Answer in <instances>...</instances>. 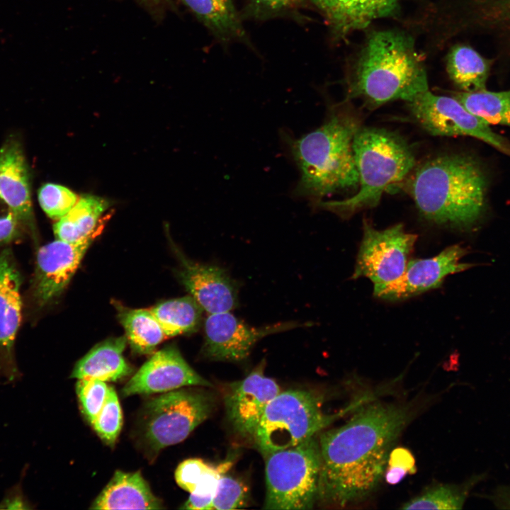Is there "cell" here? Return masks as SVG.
I'll use <instances>...</instances> for the list:
<instances>
[{
  "mask_svg": "<svg viewBox=\"0 0 510 510\" xmlns=\"http://www.w3.org/2000/svg\"><path fill=\"white\" fill-rule=\"evenodd\" d=\"M352 115L332 112L316 130L294 137H281L300 171L292 194L309 200L317 207L322 198L344 191H357L359 176L353 139L360 128Z\"/></svg>",
  "mask_w": 510,
  "mask_h": 510,
  "instance_id": "2",
  "label": "cell"
},
{
  "mask_svg": "<svg viewBox=\"0 0 510 510\" xmlns=\"http://www.w3.org/2000/svg\"><path fill=\"white\" fill-rule=\"evenodd\" d=\"M321 405L320 397L309 391L280 392L266 407L254 438L262 455L305 441L339 415L324 414Z\"/></svg>",
  "mask_w": 510,
  "mask_h": 510,
  "instance_id": "7",
  "label": "cell"
},
{
  "mask_svg": "<svg viewBox=\"0 0 510 510\" xmlns=\"http://www.w3.org/2000/svg\"><path fill=\"white\" fill-rule=\"evenodd\" d=\"M466 492L449 484H440L426 490L403 504V509H460Z\"/></svg>",
  "mask_w": 510,
  "mask_h": 510,
  "instance_id": "29",
  "label": "cell"
},
{
  "mask_svg": "<svg viewBox=\"0 0 510 510\" xmlns=\"http://www.w3.org/2000/svg\"><path fill=\"white\" fill-rule=\"evenodd\" d=\"M471 113L487 124L510 127V90L494 92L486 89L456 92L452 95Z\"/></svg>",
  "mask_w": 510,
  "mask_h": 510,
  "instance_id": "28",
  "label": "cell"
},
{
  "mask_svg": "<svg viewBox=\"0 0 510 510\" xmlns=\"http://www.w3.org/2000/svg\"><path fill=\"white\" fill-rule=\"evenodd\" d=\"M211 387L184 360L174 346L156 352L132 375L121 390L123 397L164 393L186 386Z\"/></svg>",
  "mask_w": 510,
  "mask_h": 510,
  "instance_id": "14",
  "label": "cell"
},
{
  "mask_svg": "<svg viewBox=\"0 0 510 510\" xmlns=\"http://www.w3.org/2000/svg\"><path fill=\"white\" fill-rule=\"evenodd\" d=\"M297 327L300 324L289 322L256 328L230 312L209 314L205 322L201 353L210 361H241L249 356L253 346L263 337Z\"/></svg>",
  "mask_w": 510,
  "mask_h": 510,
  "instance_id": "11",
  "label": "cell"
},
{
  "mask_svg": "<svg viewBox=\"0 0 510 510\" xmlns=\"http://www.w3.org/2000/svg\"><path fill=\"white\" fill-rule=\"evenodd\" d=\"M465 254V249L453 245L431 258L412 260L399 279L373 289V294L385 300H400L437 288L448 275L471 266L470 264L460 262Z\"/></svg>",
  "mask_w": 510,
  "mask_h": 510,
  "instance_id": "13",
  "label": "cell"
},
{
  "mask_svg": "<svg viewBox=\"0 0 510 510\" xmlns=\"http://www.w3.org/2000/svg\"><path fill=\"white\" fill-rule=\"evenodd\" d=\"M126 343V337L120 336L98 344L76 363L70 378L107 382L128 376L132 370L123 356Z\"/></svg>",
  "mask_w": 510,
  "mask_h": 510,
  "instance_id": "21",
  "label": "cell"
},
{
  "mask_svg": "<svg viewBox=\"0 0 510 510\" xmlns=\"http://www.w3.org/2000/svg\"><path fill=\"white\" fill-rule=\"evenodd\" d=\"M363 231L352 278H367L373 283V289L399 279L406 269L417 236L406 232L402 223L378 230L366 219Z\"/></svg>",
  "mask_w": 510,
  "mask_h": 510,
  "instance_id": "9",
  "label": "cell"
},
{
  "mask_svg": "<svg viewBox=\"0 0 510 510\" xmlns=\"http://www.w3.org/2000/svg\"><path fill=\"white\" fill-rule=\"evenodd\" d=\"M248 14L259 19L289 15L298 11L305 0H246Z\"/></svg>",
  "mask_w": 510,
  "mask_h": 510,
  "instance_id": "35",
  "label": "cell"
},
{
  "mask_svg": "<svg viewBox=\"0 0 510 510\" xmlns=\"http://www.w3.org/2000/svg\"><path fill=\"white\" fill-rule=\"evenodd\" d=\"M232 463L226 461L216 466L198 482L190 493L188 500L181 506L182 509L210 510L212 499L215 494L218 480L225 473Z\"/></svg>",
  "mask_w": 510,
  "mask_h": 510,
  "instance_id": "33",
  "label": "cell"
},
{
  "mask_svg": "<svg viewBox=\"0 0 510 510\" xmlns=\"http://www.w3.org/2000/svg\"><path fill=\"white\" fill-rule=\"evenodd\" d=\"M406 188L420 215L439 225L464 227L482 215L487 179L472 157L441 154L414 169Z\"/></svg>",
  "mask_w": 510,
  "mask_h": 510,
  "instance_id": "4",
  "label": "cell"
},
{
  "mask_svg": "<svg viewBox=\"0 0 510 510\" xmlns=\"http://www.w3.org/2000/svg\"><path fill=\"white\" fill-rule=\"evenodd\" d=\"M248 502V491L238 480L222 474L212 499L210 510L237 509L244 507Z\"/></svg>",
  "mask_w": 510,
  "mask_h": 510,
  "instance_id": "34",
  "label": "cell"
},
{
  "mask_svg": "<svg viewBox=\"0 0 510 510\" xmlns=\"http://www.w3.org/2000/svg\"><path fill=\"white\" fill-rule=\"evenodd\" d=\"M0 200L24 223L33 217L30 180L21 148L16 143L0 150Z\"/></svg>",
  "mask_w": 510,
  "mask_h": 510,
  "instance_id": "19",
  "label": "cell"
},
{
  "mask_svg": "<svg viewBox=\"0 0 510 510\" xmlns=\"http://www.w3.org/2000/svg\"><path fill=\"white\" fill-rule=\"evenodd\" d=\"M38 198L47 215L59 220L74 207L79 198L65 186L47 183L39 189Z\"/></svg>",
  "mask_w": 510,
  "mask_h": 510,
  "instance_id": "31",
  "label": "cell"
},
{
  "mask_svg": "<svg viewBox=\"0 0 510 510\" xmlns=\"http://www.w3.org/2000/svg\"><path fill=\"white\" fill-rule=\"evenodd\" d=\"M353 151L359 176L356 193L340 200H322L317 205L344 219L375 207L384 192L404 180L416 163L408 143L382 128L360 127L353 139Z\"/></svg>",
  "mask_w": 510,
  "mask_h": 510,
  "instance_id": "5",
  "label": "cell"
},
{
  "mask_svg": "<svg viewBox=\"0 0 510 510\" xmlns=\"http://www.w3.org/2000/svg\"><path fill=\"white\" fill-rule=\"evenodd\" d=\"M106 222L91 235L79 241L67 242L57 239L39 249L34 297L40 306L46 305L66 288L86 251L102 232Z\"/></svg>",
  "mask_w": 510,
  "mask_h": 510,
  "instance_id": "12",
  "label": "cell"
},
{
  "mask_svg": "<svg viewBox=\"0 0 510 510\" xmlns=\"http://www.w3.org/2000/svg\"><path fill=\"white\" fill-rule=\"evenodd\" d=\"M461 24L492 34L510 54V0H463Z\"/></svg>",
  "mask_w": 510,
  "mask_h": 510,
  "instance_id": "24",
  "label": "cell"
},
{
  "mask_svg": "<svg viewBox=\"0 0 510 510\" xmlns=\"http://www.w3.org/2000/svg\"><path fill=\"white\" fill-rule=\"evenodd\" d=\"M215 467L200 458L185 460L176 469V482L181 488L191 493L203 477Z\"/></svg>",
  "mask_w": 510,
  "mask_h": 510,
  "instance_id": "36",
  "label": "cell"
},
{
  "mask_svg": "<svg viewBox=\"0 0 510 510\" xmlns=\"http://www.w3.org/2000/svg\"><path fill=\"white\" fill-rule=\"evenodd\" d=\"M91 425L104 442L110 446L115 443L123 425V414L113 387H110L105 404Z\"/></svg>",
  "mask_w": 510,
  "mask_h": 510,
  "instance_id": "30",
  "label": "cell"
},
{
  "mask_svg": "<svg viewBox=\"0 0 510 510\" xmlns=\"http://www.w3.org/2000/svg\"><path fill=\"white\" fill-rule=\"evenodd\" d=\"M21 276L11 251L0 254V378L15 382L21 378L13 345L21 319Z\"/></svg>",
  "mask_w": 510,
  "mask_h": 510,
  "instance_id": "16",
  "label": "cell"
},
{
  "mask_svg": "<svg viewBox=\"0 0 510 510\" xmlns=\"http://www.w3.org/2000/svg\"><path fill=\"white\" fill-rule=\"evenodd\" d=\"M181 268L178 278L203 310L208 314L230 312L237 305V287L225 271L201 264L178 252Z\"/></svg>",
  "mask_w": 510,
  "mask_h": 510,
  "instance_id": "17",
  "label": "cell"
},
{
  "mask_svg": "<svg viewBox=\"0 0 510 510\" xmlns=\"http://www.w3.org/2000/svg\"><path fill=\"white\" fill-rule=\"evenodd\" d=\"M110 387L98 379H78L76 392L86 419L91 424L108 395Z\"/></svg>",
  "mask_w": 510,
  "mask_h": 510,
  "instance_id": "32",
  "label": "cell"
},
{
  "mask_svg": "<svg viewBox=\"0 0 510 510\" xmlns=\"http://www.w3.org/2000/svg\"><path fill=\"white\" fill-rule=\"evenodd\" d=\"M33 504L23 493L22 481L8 489L0 502V509H33Z\"/></svg>",
  "mask_w": 510,
  "mask_h": 510,
  "instance_id": "39",
  "label": "cell"
},
{
  "mask_svg": "<svg viewBox=\"0 0 510 510\" xmlns=\"http://www.w3.org/2000/svg\"><path fill=\"white\" fill-rule=\"evenodd\" d=\"M413 416L408 404L370 402L342 426L323 432L318 439L317 501L344 507L372 493L385 475L391 448Z\"/></svg>",
  "mask_w": 510,
  "mask_h": 510,
  "instance_id": "1",
  "label": "cell"
},
{
  "mask_svg": "<svg viewBox=\"0 0 510 510\" xmlns=\"http://www.w3.org/2000/svg\"><path fill=\"white\" fill-rule=\"evenodd\" d=\"M337 38L363 29L397 12L402 0H311Z\"/></svg>",
  "mask_w": 510,
  "mask_h": 510,
  "instance_id": "18",
  "label": "cell"
},
{
  "mask_svg": "<svg viewBox=\"0 0 510 510\" xmlns=\"http://www.w3.org/2000/svg\"><path fill=\"white\" fill-rule=\"evenodd\" d=\"M407 103L414 120L430 135L474 137L510 156V142L492 131L489 124L469 112L453 96L436 95L429 89Z\"/></svg>",
  "mask_w": 510,
  "mask_h": 510,
  "instance_id": "10",
  "label": "cell"
},
{
  "mask_svg": "<svg viewBox=\"0 0 510 510\" xmlns=\"http://www.w3.org/2000/svg\"><path fill=\"white\" fill-rule=\"evenodd\" d=\"M212 397L198 389H176L145 403L140 420L142 442L153 454L177 444L210 415Z\"/></svg>",
  "mask_w": 510,
  "mask_h": 510,
  "instance_id": "8",
  "label": "cell"
},
{
  "mask_svg": "<svg viewBox=\"0 0 510 510\" xmlns=\"http://www.w3.org/2000/svg\"><path fill=\"white\" fill-rule=\"evenodd\" d=\"M219 40L245 41L246 35L232 0H182Z\"/></svg>",
  "mask_w": 510,
  "mask_h": 510,
  "instance_id": "25",
  "label": "cell"
},
{
  "mask_svg": "<svg viewBox=\"0 0 510 510\" xmlns=\"http://www.w3.org/2000/svg\"><path fill=\"white\" fill-rule=\"evenodd\" d=\"M280 392L279 385L264 375L262 368L228 385L223 398L228 420L234 431L254 439L266 407Z\"/></svg>",
  "mask_w": 510,
  "mask_h": 510,
  "instance_id": "15",
  "label": "cell"
},
{
  "mask_svg": "<svg viewBox=\"0 0 510 510\" xmlns=\"http://www.w3.org/2000/svg\"><path fill=\"white\" fill-rule=\"evenodd\" d=\"M115 306L125 329L127 341L135 352L150 353L166 338L149 309H130L119 303Z\"/></svg>",
  "mask_w": 510,
  "mask_h": 510,
  "instance_id": "26",
  "label": "cell"
},
{
  "mask_svg": "<svg viewBox=\"0 0 510 510\" xmlns=\"http://www.w3.org/2000/svg\"><path fill=\"white\" fill-rule=\"evenodd\" d=\"M90 509H161L164 505L152 493L140 471L117 470Z\"/></svg>",
  "mask_w": 510,
  "mask_h": 510,
  "instance_id": "20",
  "label": "cell"
},
{
  "mask_svg": "<svg viewBox=\"0 0 510 510\" xmlns=\"http://www.w3.org/2000/svg\"><path fill=\"white\" fill-rule=\"evenodd\" d=\"M145 1H151V2H153V1H154H154H158L159 0H145Z\"/></svg>",
  "mask_w": 510,
  "mask_h": 510,
  "instance_id": "40",
  "label": "cell"
},
{
  "mask_svg": "<svg viewBox=\"0 0 510 510\" xmlns=\"http://www.w3.org/2000/svg\"><path fill=\"white\" fill-rule=\"evenodd\" d=\"M23 224L18 215L0 200V245L17 238Z\"/></svg>",
  "mask_w": 510,
  "mask_h": 510,
  "instance_id": "38",
  "label": "cell"
},
{
  "mask_svg": "<svg viewBox=\"0 0 510 510\" xmlns=\"http://www.w3.org/2000/svg\"><path fill=\"white\" fill-rule=\"evenodd\" d=\"M149 310L166 338L195 332L200 324L203 310L191 295L162 302Z\"/></svg>",
  "mask_w": 510,
  "mask_h": 510,
  "instance_id": "27",
  "label": "cell"
},
{
  "mask_svg": "<svg viewBox=\"0 0 510 510\" xmlns=\"http://www.w3.org/2000/svg\"><path fill=\"white\" fill-rule=\"evenodd\" d=\"M108 202L93 195H83L74 207L55 222L54 233L58 239L74 242L94 233L108 216L102 215L108 208Z\"/></svg>",
  "mask_w": 510,
  "mask_h": 510,
  "instance_id": "23",
  "label": "cell"
},
{
  "mask_svg": "<svg viewBox=\"0 0 510 510\" xmlns=\"http://www.w3.org/2000/svg\"><path fill=\"white\" fill-rule=\"evenodd\" d=\"M414 470L412 453L403 448H395L390 453L384 476L388 483L397 484Z\"/></svg>",
  "mask_w": 510,
  "mask_h": 510,
  "instance_id": "37",
  "label": "cell"
},
{
  "mask_svg": "<svg viewBox=\"0 0 510 510\" xmlns=\"http://www.w3.org/2000/svg\"><path fill=\"white\" fill-rule=\"evenodd\" d=\"M264 458L266 494L263 509H311L317 501L321 465L315 436Z\"/></svg>",
  "mask_w": 510,
  "mask_h": 510,
  "instance_id": "6",
  "label": "cell"
},
{
  "mask_svg": "<svg viewBox=\"0 0 510 510\" xmlns=\"http://www.w3.org/2000/svg\"><path fill=\"white\" fill-rule=\"evenodd\" d=\"M348 96L369 109L406 102L429 90L423 60L413 38L396 30L373 31L357 55L348 77Z\"/></svg>",
  "mask_w": 510,
  "mask_h": 510,
  "instance_id": "3",
  "label": "cell"
},
{
  "mask_svg": "<svg viewBox=\"0 0 510 510\" xmlns=\"http://www.w3.org/2000/svg\"><path fill=\"white\" fill-rule=\"evenodd\" d=\"M492 63V60L482 56L472 46L461 43L450 47L446 60L449 78L465 92L486 89Z\"/></svg>",
  "mask_w": 510,
  "mask_h": 510,
  "instance_id": "22",
  "label": "cell"
}]
</instances>
